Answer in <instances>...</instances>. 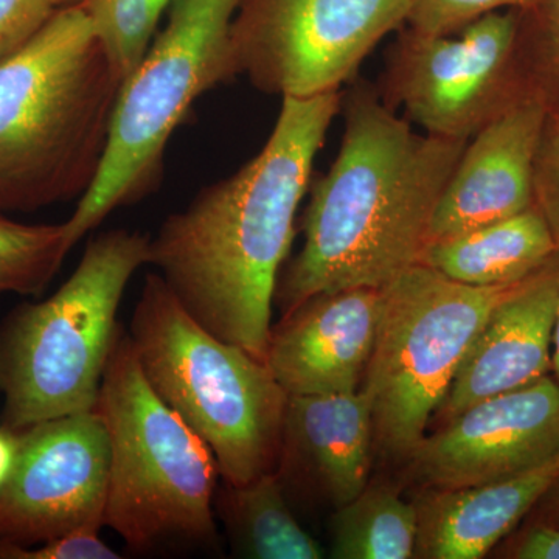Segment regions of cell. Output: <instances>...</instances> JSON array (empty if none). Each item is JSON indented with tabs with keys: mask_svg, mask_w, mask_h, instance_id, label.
<instances>
[{
	"mask_svg": "<svg viewBox=\"0 0 559 559\" xmlns=\"http://www.w3.org/2000/svg\"><path fill=\"white\" fill-rule=\"evenodd\" d=\"M511 557L520 559H559V528L551 525H533L522 535Z\"/></svg>",
	"mask_w": 559,
	"mask_h": 559,
	"instance_id": "obj_27",
	"label": "cell"
},
{
	"mask_svg": "<svg viewBox=\"0 0 559 559\" xmlns=\"http://www.w3.org/2000/svg\"><path fill=\"white\" fill-rule=\"evenodd\" d=\"M20 454V432L0 423V491L9 481Z\"/></svg>",
	"mask_w": 559,
	"mask_h": 559,
	"instance_id": "obj_28",
	"label": "cell"
},
{
	"mask_svg": "<svg viewBox=\"0 0 559 559\" xmlns=\"http://www.w3.org/2000/svg\"><path fill=\"white\" fill-rule=\"evenodd\" d=\"M559 477V451L539 465L465 488H428L415 502V557L479 559L516 527Z\"/></svg>",
	"mask_w": 559,
	"mask_h": 559,
	"instance_id": "obj_17",
	"label": "cell"
},
{
	"mask_svg": "<svg viewBox=\"0 0 559 559\" xmlns=\"http://www.w3.org/2000/svg\"><path fill=\"white\" fill-rule=\"evenodd\" d=\"M555 57H557V64L559 68V43H555Z\"/></svg>",
	"mask_w": 559,
	"mask_h": 559,
	"instance_id": "obj_33",
	"label": "cell"
},
{
	"mask_svg": "<svg viewBox=\"0 0 559 559\" xmlns=\"http://www.w3.org/2000/svg\"><path fill=\"white\" fill-rule=\"evenodd\" d=\"M538 0H409L406 24L423 35H454L506 7H525Z\"/></svg>",
	"mask_w": 559,
	"mask_h": 559,
	"instance_id": "obj_23",
	"label": "cell"
},
{
	"mask_svg": "<svg viewBox=\"0 0 559 559\" xmlns=\"http://www.w3.org/2000/svg\"><path fill=\"white\" fill-rule=\"evenodd\" d=\"M178 0H81L95 35L121 81L148 51L165 11Z\"/></svg>",
	"mask_w": 559,
	"mask_h": 559,
	"instance_id": "obj_22",
	"label": "cell"
},
{
	"mask_svg": "<svg viewBox=\"0 0 559 559\" xmlns=\"http://www.w3.org/2000/svg\"><path fill=\"white\" fill-rule=\"evenodd\" d=\"M559 252L549 223L538 205L430 242L419 263L469 286H507L544 270Z\"/></svg>",
	"mask_w": 559,
	"mask_h": 559,
	"instance_id": "obj_18",
	"label": "cell"
},
{
	"mask_svg": "<svg viewBox=\"0 0 559 559\" xmlns=\"http://www.w3.org/2000/svg\"><path fill=\"white\" fill-rule=\"evenodd\" d=\"M55 10L50 0H0V64L16 55Z\"/></svg>",
	"mask_w": 559,
	"mask_h": 559,
	"instance_id": "obj_24",
	"label": "cell"
},
{
	"mask_svg": "<svg viewBox=\"0 0 559 559\" xmlns=\"http://www.w3.org/2000/svg\"><path fill=\"white\" fill-rule=\"evenodd\" d=\"M407 16L409 0H241L230 25L235 75L282 98L337 92Z\"/></svg>",
	"mask_w": 559,
	"mask_h": 559,
	"instance_id": "obj_9",
	"label": "cell"
},
{
	"mask_svg": "<svg viewBox=\"0 0 559 559\" xmlns=\"http://www.w3.org/2000/svg\"><path fill=\"white\" fill-rule=\"evenodd\" d=\"M241 0H178L121 83L100 171L64 221L70 245L159 189L171 135L205 92L234 79L230 25Z\"/></svg>",
	"mask_w": 559,
	"mask_h": 559,
	"instance_id": "obj_7",
	"label": "cell"
},
{
	"mask_svg": "<svg viewBox=\"0 0 559 559\" xmlns=\"http://www.w3.org/2000/svg\"><path fill=\"white\" fill-rule=\"evenodd\" d=\"M559 270H540L491 311L441 403L444 423L480 401L549 377Z\"/></svg>",
	"mask_w": 559,
	"mask_h": 559,
	"instance_id": "obj_15",
	"label": "cell"
},
{
	"mask_svg": "<svg viewBox=\"0 0 559 559\" xmlns=\"http://www.w3.org/2000/svg\"><path fill=\"white\" fill-rule=\"evenodd\" d=\"M81 0H50L51 5H53V9H64V7L70 5H76V3H80Z\"/></svg>",
	"mask_w": 559,
	"mask_h": 559,
	"instance_id": "obj_32",
	"label": "cell"
},
{
	"mask_svg": "<svg viewBox=\"0 0 559 559\" xmlns=\"http://www.w3.org/2000/svg\"><path fill=\"white\" fill-rule=\"evenodd\" d=\"M121 555L106 546L100 530H76L60 538L27 547L3 551L0 559H120Z\"/></svg>",
	"mask_w": 559,
	"mask_h": 559,
	"instance_id": "obj_25",
	"label": "cell"
},
{
	"mask_svg": "<svg viewBox=\"0 0 559 559\" xmlns=\"http://www.w3.org/2000/svg\"><path fill=\"white\" fill-rule=\"evenodd\" d=\"M382 289L319 294L271 331L266 364L286 395L355 392L366 374Z\"/></svg>",
	"mask_w": 559,
	"mask_h": 559,
	"instance_id": "obj_14",
	"label": "cell"
},
{
	"mask_svg": "<svg viewBox=\"0 0 559 559\" xmlns=\"http://www.w3.org/2000/svg\"><path fill=\"white\" fill-rule=\"evenodd\" d=\"M373 414L362 389L290 395L277 473L340 507L369 485Z\"/></svg>",
	"mask_w": 559,
	"mask_h": 559,
	"instance_id": "obj_16",
	"label": "cell"
},
{
	"mask_svg": "<svg viewBox=\"0 0 559 559\" xmlns=\"http://www.w3.org/2000/svg\"><path fill=\"white\" fill-rule=\"evenodd\" d=\"M543 509V524L559 528V477L551 485L549 491L539 500Z\"/></svg>",
	"mask_w": 559,
	"mask_h": 559,
	"instance_id": "obj_29",
	"label": "cell"
},
{
	"mask_svg": "<svg viewBox=\"0 0 559 559\" xmlns=\"http://www.w3.org/2000/svg\"><path fill=\"white\" fill-rule=\"evenodd\" d=\"M546 124V102L527 95L469 139L437 204L429 245L535 204V165Z\"/></svg>",
	"mask_w": 559,
	"mask_h": 559,
	"instance_id": "obj_13",
	"label": "cell"
},
{
	"mask_svg": "<svg viewBox=\"0 0 559 559\" xmlns=\"http://www.w3.org/2000/svg\"><path fill=\"white\" fill-rule=\"evenodd\" d=\"M150 240L127 229L94 235L60 288L0 320L3 426L21 432L94 411L121 329L120 304L132 275L150 263Z\"/></svg>",
	"mask_w": 559,
	"mask_h": 559,
	"instance_id": "obj_5",
	"label": "cell"
},
{
	"mask_svg": "<svg viewBox=\"0 0 559 559\" xmlns=\"http://www.w3.org/2000/svg\"><path fill=\"white\" fill-rule=\"evenodd\" d=\"M109 451L95 411L20 432V454L0 491V555L105 527Z\"/></svg>",
	"mask_w": 559,
	"mask_h": 559,
	"instance_id": "obj_11",
	"label": "cell"
},
{
	"mask_svg": "<svg viewBox=\"0 0 559 559\" xmlns=\"http://www.w3.org/2000/svg\"><path fill=\"white\" fill-rule=\"evenodd\" d=\"M72 249L64 223H21L0 212V297L40 296Z\"/></svg>",
	"mask_w": 559,
	"mask_h": 559,
	"instance_id": "obj_21",
	"label": "cell"
},
{
	"mask_svg": "<svg viewBox=\"0 0 559 559\" xmlns=\"http://www.w3.org/2000/svg\"><path fill=\"white\" fill-rule=\"evenodd\" d=\"M80 3L0 64V212L81 200L100 171L121 87Z\"/></svg>",
	"mask_w": 559,
	"mask_h": 559,
	"instance_id": "obj_3",
	"label": "cell"
},
{
	"mask_svg": "<svg viewBox=\"0 0 559 559\" xmlns=\"http://www.w3.org/2000/svg\"><path fill=\"white\" fill-rule=\"evenodd\" d=\"M342 108L340 154L311 179L304 246L280 272L274 304L282 318L319 294L382 289L418 264L469 142L419 134L367 84L353 87Z\"/></svg>",
	"mask_w": 559,
	"mask_h": 559,
	"instance_id": "obj_2",
	"label": "cell"
},
{
	"mask_svg": "<svg viewBox=\"0 0 559 559\" xmlns=\"http://www.w3.org/2000/svg\"><path fill=\"white\" fill-rule=\"evenodd\" d=\"M535 204L549 223L559 250V140L557 135L543 143L535 165Z\"/></svg>",
	"mask_w": 559,
	"mask_h": 559,
	"instance_id": "obj_26",
	"label": "cell"
},
{
	"mask_svg": "<svg viewBox=\"0 0 559 559\" xmlns=\"http://www.w3.org/2000/svg\"><path fill=\"white\" fill-rule=\"evenodd\" d=\"M146 381L204 440L221 480L277 471L288 395L264 360L219 340L150 272L128 329Z\"/></svg>",
	"mask_w": 559,
	"mask_h": 559,
	"instance_id": "obj_4",
	"label": "cell"
},
{
	"mask_svg": "<svg viewBox=\"0 0 559 559\" xmlns=\"http://www.w3.org/2000/svg\"><path fill=\"white\" fill-rule=\"evenodd\" d=\"M555 135H557V139L559 140V120L557 123V130H555Z\"/></svg>",
	"mask_w": 559,
	"mask_h": 559,
	"instance_id": "obj_34",
	"label": "cell"
},
{
	"mask_svg": "<svg viewBox=\"0 0 559 559\" xmlns=\"http://www.w3.org/2000/svg\"><path fill=\"white\" fill-rule=\"evenodd\" d=\"M520 283L469 286L418 263L382 288L377 337L364 374L374 440L409 459L447 399L489 314Z\"/></svg>",
	"mask_w": 559,
	"mask_h": 559,
	"instance_id": "obj_8",
	"label": "cell"
},
{
	"mask_svg": "<svg viewBox=\"0 0 559 559\" xmlns=\"http://www.w3.org/2000/svg\"><path fill=\"white\" fill-rule=\"evenodd\" d=\"M547 21H549L550 31L554 33L555 43H559V0H549Z\"/></svg>",
	"mask_w": 559,
	"mask_h": 559,
	"instance_id": "obj_30",
	"label": "cell"
},
{
	"mask_svg": "<svg viewBox=\"0 0 559 559\" xmlns=\"http://www.w3.org/2000/svg\"><path fill=\"white\" fill-rule=\"evenodd\" d=\"M94 411L108 439L105 527L134 551L171 544L216 546L218 463L151 388L123 326Z\"/></svg>",
	"mask_w": 559,
	"mask_h": 559,
	"instance_id": "obj_6",
	"label": "cell"
},
{
	"mask_svg": "<svg viewBox=\"0 0 559 559\" xmlns=\"http://www.w3.org/2000/svg\"><path fill=\"white\" fill-rule=\"evenodd\" d=\"M551 370L555 371V380L559 384V307L557 322H555L554 344H551Z\"/></svg>",
	"mask_w": 559,
	"mask_h": 559,
	"instance_id": "obj_31",
	"label": "cell"
},
{
	"mask_svg": "<svg viewBox=\"0 0 559 559\" xmlns=\"http://www.w3.org/2000/svg\"><path fill=\"white\" fill-rule=\"evenodd\" d=\"M342 94L283 98L263 148L171 213L150 240L148 266L204 329L266 362L280 272L296 237L316 156Z\"/></svg>",
	"mask_w": 559,
	"mask_h": 559,
	"instance_id": "obj_1",
	"label": "cell"
},
{
	"mask_svg": "<svg viewBox=\"0 0 559 559\" xmlns=\"http://www.w3.org/2000/svg\"><path fill=\"white\" fill-rule=\"evenodd\" d=\"M418 511L389 487H369L336 509L331 521V558L415 557Z\"/></svg>",
	"mask_w": 559,
	"mask_h": 559,
	"instance_id": "obj_20",
	"label": "cell"
},
{
	"mask_svg": "<svg viewBox=\"0 0 559 559\" xmlns=\"http://www.w3.org/2000/svg\"><path fill=\"white\" fill-rule=\"evenodd\" d=\"M235 557L250 559H320L325 550L290 510L277 471L246 485L223 481L215 495Z\"/></svg>",
	"mask_w": 559,
	"mask_h": 559,
	"instance_id": "obj_19",
	"label": "cell"
},
{
	"mask_svg": "<svg viewBox=\"0 0 559 559\" xmlns=\"http://www.w3.org/2000/svg\"><path fill=\"white\" fill-rule=\"evenodd\" d=\"M559 451V384L550 377L480 401L411 454L426 488H465L506 479Z\"/></svg>",
	"mask_w": 559,
	"mask_h": 559,
	"instance_id": "obj_12",
	"label": "cell"
},
{
	"mask_svg": "<svg viewBox=\"0 0 559 559\" xmlns=\"http://www.w3.org/2000/svg\"><path fill=\"white\" fill-rule=\"evenodd\" d=\"M514 14L489 13L459 36L406 31L389 50L380 97L437 138L469 140L525 97L510 94Z\"/></svg>",
	"mask_w": 559,
	"mask_h": 559,
	"instance_id": "obj_10",
	"label": "cell"
}]
</instances>
